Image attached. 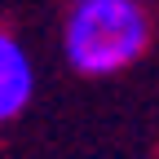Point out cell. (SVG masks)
I'll list each match as a JSON object with an SVG mask.
<instances>
[{"label":"cell","mask_w":159,"mask_h":159,"mask_svg":"<svg viewBox=\"0 0 159 159\" xmlns=\"http://www.w3.org/2000/svg\"><path fill=\"white\" fill-rule=\"evenodd\" d=\"M150 44V18L137 0H75L62 27V53L80 75H119Z\"/></svg>","instance_id":"cell-1"},{"label":"cell","mask_w":159,"mask_h":159,"mask_svg":"<svg viewBox=\"0 0 159 159\" xmlns=\"http://www.w3.org/2000/svg\"><path fill=\"white\" fill-rule=\"evenodd\" d=\"M35 93V66H31V53L22 49V40L13 31L0 27V124H9L27 111Z\"/></svg>","instance_id":"cell-2"}]
</instances>
